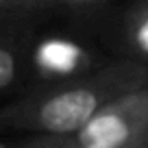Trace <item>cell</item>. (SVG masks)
I'll return each instance as SVG.
<instances>
[{
    "instance_id": "cell-1",
    "label": "cell",
    "mask_w": 148,
    "mask_h": 148,
    "mask_svg": "<svg viewBox=\"0 0 148 148\" xmlns=\"http://www.w3.org/2000/svg\"><path fill=\"white\" fill-rule=\"evenodd\" d=\"M142 87H148L146 63L135 59L109 61L79 81L37 85L22 98L0 107V131L72 137L109 102Z\"/></svg>"
},
{
    "instance_id": "cell-2",
    "label": "cell",
    "mask_w": 148,
    "mask_h": 148,
    "mask_svg": "<svg viewBox=\"0 0 148 148\" xmlns=\"http://www.w3.org/2000/svg\"><path fill=\"white\" fill-rule=\"evenodd\" d=\"M72 142L76 148H137L148 142V87L109 102Z\"/></svg>"
},
{
    "instance_id": "cell-3",
    "label": "cell",
    "mask_w": 148,
    "mask_h": 148,
    "mask_svg": "<svg viewBox=\"0 0 148 148\" xmlns=\"http://www.w3.org/2000/svg\"><path fill=\"white\" fill-rule=\"evenodd\" d=\"M105 63L109 61H102V57L79 37L46 33L37 35L33 42L28 74H33L39 85H61L83 79Z\"/></svg>"
},
{
    "instance_id": "cell-4",
    "label": "cell",
    "mask_w": 148,
    "mask_h": 148,
    "mask_svg": "<svg viewBox=\"0 0 148 148\" xmlns=\"http://www.w3.org/2000/svg\"><path fill=\"white\" fill-rule=\"evenodd\" d=\"M35 20L0 22V94L9 92L28 74L31 48L35 42Z\"/></svg>"
},
{
    "instance_id": "cell-5",
    "label": "cell",
    "mask_w": 148,
    "mask_h": 148,
    "mask_svg": "<svg viewBox=\"0 0 148 148\" xmlns=\"http://www.w3.org/2000/svg\"><path fill=\"white\" fill-rule=\"evenodd\" d=\"M124 37L133 59L148 63V0L133 5L124 15Z\"/></svg>"
},
{
    "instance_id": "cell-6",
    "label": "cell",
    "mask_w": 148,
    "mask_h": 148,
    "mask_svg": "<svg viewBox=\"0 0 148 148\" xmlns=\"http://www.w3.org/2000/svg\"><path fill=\"white\" fill-rule=\"evenodd\" d=\"M26 148H76L72 137H57V135H33L26 137Z\"/></svg>"
},
{
    "instance_id": "cell-7",
    "label": "cell",
    "mask_w": 148,
    "mask_h": 148,
    "mask_svg": "<svg viewBox=\"0 0 148 148\" xmlns=\"http://www.w3.org/2000/svg\"><path fill=\"white\" fill-rule=\"evenodd\" d=\"M0 148H26V139H22V142H9V139H0Z\"/></svg>"
},
{
    "instance_id": "cell-8",
    "label": "cell",
    "mask_w": 148,
    "mask_h": 148,
    "mask_svg": "<svg viewBox=\"0 0 148 148\" xmlns=\"http://www.w3.org/2000/svg\"><path fill=\"white\" fill-rule=\"evenodd\" d=\"M137 148H148V142H144L142 146H137Z\"/></svg>"
}]
</instances>
